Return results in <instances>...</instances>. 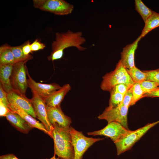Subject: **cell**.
Returning a JSON list of instances; mask_svg holds the SVG:
<instances>
[{"instance_id":"6da1fadb","label":"cell","mask_w":159,"mask_h":159,"mask_svg":"<svg viewBox=\"0 0 159 159\" xmlns=\"http://www.w3.org/2000/svg\"><path fill=\"white\" fill-rule=\"evenodd\" d=\"M82 35L81 32H74L70 30L65 33H56L55 40L52 44V52L47 57L48 60L53 61L61 58L64 49L69 47H75L80 51L87 49L81 46L86 41Z\"/></svg>"},{"instance_id":"7a4b0ae2","label":"cell","mask_w":159,"mask_h":159,"mask_svg":"<svg viewBox=\"0 0 159 159\" xmlns=\"http://www.w3.org/2000/svg\"><path fill=\"white\" fill-rule=\"evenodd\" d=\"M70 127H54L52 138L54 143V154L62 159H74V152Z\"/></svg>"},{"instance_id":"3957f363","label":"cell","mask_w":159,"mask_h":159,"mask_svg":"<svg viewBox=\"0 0 159 159\" xmlns=\"http://www.w3.org/2000/svg\"><path fill=\"white\" fill-rule=\"evenodd\" d=\"M134 83L120 59L113 70L102 77L100 87L104 91L110 92L117 85L124 84L131 87Z\"/></svg>"},{"instance_id":"277c9868","label":"cell","mask_w":159,"mask_h":159,"mask_svg":"<svg viewBox=\"0 0 159 159\" xmlns=\"http://www.w3.org/2000/svg\"><path fill=\"white\" fill-rule=\"evenodd\" d=\"M34 7L56 15H64L72 13L74 6L63 0H34Z\"/></svg>"},{"instance_id":"5b68a950","label":"cell","mask_w":159,"mask_h":159,"mask_svg":"<svg viewBox=\"0 0 159 159\" xmlns=\"http://www.w3.org/2000/svg\"><path fill=\"white\" fill-rule=\"evenodd\" d=\"M159 123V120L149 123L134 131H131L122 139L115 143L119 155L130 150L150 129Z\"/></svg>"},{"instance_id":"8992f818","label":"cell","mask_w":159,"mask_h":159,"mask_svg":"<svg viewBox=\"0 0 159 159\" xmlns=\"http://www.w3.org/2000/svg\"><path fill=\"white\" fill-rule=\"evenodd\" d=\"M70 132L74 152V159H82L84 154L90 146L95 143L103 139L86 137L82 132L70 126Z\"/></svg>"},{"instance_id":"52a82bcc","label":"cell","mask_w":159,"mask_h":159,"mask_svg":"<svg viewBox=\"0 0 159 159\" xmlns=\"http://www.w3.org/2000/svg\"><path fill=\"white\" fill-rule=\"evenodd\" d=\"M26 61L15 63L11 77V81L13 90L25 96L28 87L26 77L27 68Z\"/></svg>"},{"instance_id":"ba28073f","label":"cell","mask_w":159,"mask_h":159,"mask_svg":"<svg viewBox=\"0 0 159 159\" xmlns=\"http://www.w3.org/2000/svg\"><path fill=\"white\" fill-rule=\"evenodd\" d=\"M130 131L120 123L112 122L108 123L103 128L99 130L88 132L87 135L105 136L110 138L115 143L123 138Z\"/></svg>"},{"instance_id":"9c48e42d","label":"cell","mask_w":159,"mask_h":159,"mask_svg":"<svg viewBox=\"0 0 159 159\" xmlns=\"http://www.w3.org/2000/svg\"><path fill=\"white\" fill-rule=\"evenodd\" d=\"M129 107L121 105L111 108L106 107L98 118L100 120H106L108 123L112 122H118L128 129L127 115Z\"/></svg>"},{"instance_id":"30bf717a","label":"cell","mask_w":159,"mask_h":159,"mask_svg":"<svg viewBox=\"0 0 159 159\" xmlns=\"http://www.w3.org/2000/svg\"><path fill=\"white\" fill-rule=\"evenodd\" d=\"M31 101L36 117L42 123L51 135L54 127L49 122L47 112V105L45 100L36 93L32 92Z\"/></svg>"},{"instance_id":"8fae6325","label":"cell","mask_w":159,"mask_h":159,"mask_svg":"<svg viewBox=\"0 0 159 159\" xmlns=\"http://www.w3.org/2000/svg\"><path fill=\"white\" fill-rule=\"evenodd\" d=\"M46 109L49 122L53 127L66 128L70 126L71 119L64 114L60 106L54 107L47 106Z\"/></svg>"},{"instance_id":"7c38bea8","label":"cell","mask_w":159,"mask_h":159,"mask_svg":"<svg viewBox=\"0 0 159 159\" xmlns=\"http://www.w3.org/2000/svg\"><path fill=\"white\" fill-rule=\"evenodd\" d=\"M26 74L28 77L27 79L28 87L32 92L36 93L44 99L62 87L59 85L55 83L45 84L37 82L30 77L27 69Z\"/></svg>"},{"instance_id":"4fadbf2b","label":"cell","mask_w":159,"mask_h":159,"mask_svg":"<svg viewBox=\"0 0 159 159\" xmlns=\"http://www.w3.org/2000/svg\"><path fill=\"white\" fill-rule=\"evenodd\" d=\"M7 98L10 104L16 105L34 118H37L31 100L13 90L7 93Z\"/></svg>"},{"instance_id":"5bb4252c","label":"cell","mask_w":159,"mask_h":159,"mask_svg":"<svg viewBox=\"0 0 159 159\" xmlns=\"http://www.w3.org/2000/svg\"><path fill=\"white\" fill-rule=\"evenodd\" d=\"M141 39L140 37L139 36L132 43L127 45L123 48L121 53L120 60L123 66L127 69H129L135 67V52Z\"/></svg>"},{"instance_id":"9a60e30c","label":"cell","mask_w":159,"mask_h":159,"mask_svg":"<svg viewBox=\"0 0 159 159\" xmlns=\"http://www.w3.org/2000/svg\"><path fill=\"white\" fill-rule=\"evenodd\" d=\"M9 107L11 110L17 113L21 116L32 127L35 128L42 131L51 138V134L42 123L37 120L34 118L16 105L10 104Z\"/></svg>"},{"instance_id":"2e32d148","label":"cell","mask_w":159,"mask_h":159,"mask_svg":"<svg viewBox=\"0 0 159 159\" xmlns=\"http://www.w3.org/2000/svg\"><path fill=\"white\" fill-rule=\"evenodd\" d=\"M5 117L13 127L24 134L28 133L33 128L19 114L11 110L7 114Z\"/></svg>"},{"instance_id":"e0dca14e","label":"cell","mask_w":159,"mask_h":159,"mask_svg":"<svg viewBox=\"0 0 159 159\" xmlns=\"http://www.w3.org/2000/svg\"><path fill=\"white\" fill-rule=\"evenodd\" d=\"M70 89L71 86L69 84L64 85L60 89L44 99L47 106L54 107L60 106L64 97Z\"/></svg>"},{"instance_id":"ac0fdd59","label":"cell","mask_w":159,"mask_h":159,"mask_svg":"<svg viewBox=\"0 0 159 159\" xmlns=\"http://www.w3.org/2000/svg\"><path fill=\"white\" fill-rule=\"evenodd\" d=\"M14 64H7L0 67V84L7 93L13 90L11 77Z\"/></svg>"},{"instance_id":"d6986e66","label":"cell","mask_w":159,"mask_h":159,"mask_svg":"<svg viewBox=\"0 0 159 159\" xmlns=\"http://www.w3.org/2000/svg\"><path fill=\"white\" fill-rule=\"evenodd\" d=\"M10 47L6 44L0 47V67L15 63L13 54Z\"/></svg>"},{"instance_id":"ffe728a7","label":"cell","mask_w":159,"mask_h":159,"mask_svg":"<svg viewBox=\"0 0 159 159\" xmlns=\"http://www.w3.org/2000/svg\"><path fill=\"white\" fill-rule=\"evenodd\" d=\"M140 36L142 38L152 30L158 27L159 23V13L155 11L147 19Z\"/></svg>"},{"instance_id":"44dd1931","label":"cell","mask_w":159,"mask_h":159,"mask_svg":"<svg viewBox=\"0 0 159 159\" xmlns=\"http://www.w3.org/2000/svg\"><path fill=\"white\" fill-rule=\"evenodd\" d=\"M135 10L140 14L144 23L153 11L148 8L141 0H135Z\"/></svg>"},{"instance_id":"7402d4cb","label":"cell","mask_w":159,"mask_h":159,"mask_svg":"<svg viewBox=\"0 0 159 159\" xmlns=\"http://www.w3.org/2000/svg\"><path fill=\"white\" fill-rule=\"evenodd\" d=\"M10 49L13 54L15 63L26 61L30 60L32 58L31 55H25L22 50V45L15 47H10Z\"/></svg>"},{"instance_id":"603a6c76","label":"cell","mask_w":159,"mask_h":159,"mask_svg":"<svg viewBox=\"0 0 159 159\" xmlns=\"http://www.w3.org/2000/svg\"><path fill=\"white\" fill-rule=\"evenodd\" d=\"M127 70L134 83H140L146 80L145 73L135 66L129 69H127Z\"/></svg>"},{"instance_id":"cb8c5ba5","label":"cell","mask_w":159,"mask_h":159,"mask_svg":"<svg viewBox=\"0 0 159 159\" xmlns=\"http://www.w3.org/2000/svg\"><path fill=\"white\" fill-rule=\"evenodd\" d=\"M109 105L107 107L111 108L120 106L122 103L124 95L118 92L111 90Z\"/></svg>"},{"instance_id":"d4e9b609","label":"cell","mask_w":159,"mask_h":159,"mask_svg":"<svg viewBox=\"0 0 159 159\" xmlns=\"http://www.w3.org/2000/svg\"><path fill=\"white\" fill-rule=\"evenodd\" d=\"M132 95V98L130 106L133 105L140 99L144 97V94L140 83H134L130 87Z\"/></svg>"},{"instance_id":"484cf974","label":"cell","mask_w":159,"mask_h":159,"mask_svg":"<svg viewBox=\"0 0 159 159\" xmlns=\"http://www.w3.org/2000/svg\"><path fill=\"white\" fill-rule=\"evenodd\" d=\"M140 85L144 95L159 88V86L155 83L147 80L143 81Z\"/></svg>"},{"instance_id":"4316f807","label":"cell","mask_w":159,"mask_h":159,"mask_svg":"<svg viewBox=\"0 0 159 159\" xmlns=\"http://www.w3.org/2000/svg\"><path fill=\"white\" fill-rule=\"evenodd\" d=\"M143 71L145 74L146 80L154 82L159 86V69L153 70Z\"/></svg>"},{"instance_id":"83f0119b","label":"cell","mask_w":159,"mask_h":159,"mask_svg":"<svg viewBox=\"0 0 159 159\" xmlns=\"http://www.w3.org/2000/svg\"><path fill=\"white\" fill-rule=\"evenodd\" d=\"M132 98V95L130 87L124 95L121 105L130 107Z\"/></svg>"},{"instance_id":"f1b7e54d","label":"cell","mask_w":159,"mask_h":159,"mask_svg":"<svg viewBox=\"0 0 159 159\" xmlns=\"http://www.w3.org/2000/svg\"><path fill=\"white\" fill-rule=\"evenodd\" d=\"M130 87L125 84H120L116 85L111 91H114L124 95Z\"/></svg>"},{"instance_id":"f546056e","label":"cell","mask_w":159,"mask_h":159,"mask_svg":"<svg viewBox=\"0 0 159 159\" xmlns=\"http://www.w3.org/2000/svg\"><path fill=\"white\" fill-rule=\"evenodd\" d=\"M0 101L8 109H10V103L7 98V93L3 89L1 85L0 84Z\"/></svg>"},{"instance_id":"4dcf8cb0","label":"cell","mask_w":159,"mask_h":159,"mask_svg":"<svg viewBox=\"0 0 159 159\" xmlns=\"http://www.w3.org/2000/svg\"><path fill=\"white\" fill-rule=\"evenodd\" d=\"M45 46L44 44L41 42L37 39H36L31 44V48L32 51H36L43 49Z\"/></svg>"},{"instance_id":"1f68e13d","label":"cell","mask_w":159,"mask_h":159,"mask_svg":"<svg viewBox=\"0 0 159 159\" xmlns=\"http://www.w3.org/2000/svg\"><path fill=\"white\" fill-rule=\"evenodd\" d=\"M22 45V50L24 54L26 56L29 55L30 53L32 52L30 42H26Z\"/></svg>"},{"instance_id":"d6a6232c","label":"cell","mask_w":159,"mask_h":159,"mask_svg":"<svg viewBox=\"0 0 159 159\" xmlns=\"http://www.w3.org/2000/svg\"><path fill=\"white\" fill-rule=\"evenodd\" d=\"M11 110L7 108L0 101V116L1 117H6L7 114Z\"/></svg>"},{"instance_id":"836d02e7","label":"cell","mask_w":159,"mask_h":159,"mask_svg":"<svg viewBox=\"0 0 159 159\" xmlns=\"http://www.w3.org/2000/svg\"><path fill=\"white\" fill-rule=\"evenodd\" d=\"M144 97H159V88L155 89L150 92L144 95Z\"/></svg>"},{"instance_id":"e575fe53","label":"cell","mask_w":159,"mask_h":159,"mask_svg":"<svg viewBox=\"0 0 159 159\" xmlns=\"http://www.w3.org/2000/svg\"><path fill=\"white\" fill-rule=\"evenodd\" d=\"M0 159H19L13 154H8L0 156Z\"/></svg>"},{"instance_id":"d590c367","label":"cell","mask_w":159,"mask_h":159,"mask_svg":"<svg viewBox=\"0 0 159 159\" xmlns=\"http://www.w3.org/2000/svg\"><path fill=\"white\" fill-rule=\"evenodd\" d=\"M49 159H58L56 158L55 157V155H54L53 157H52L51 158Z\"/></svg>"},{"instance_id":"8d00e7d4","label":"cell","mask_w":159,"mask_h":159,"mask_svg":"<svg viewBox=\"0 0 159 159\" xmlns=\"http://www.w3.org/2000/svg\"><path fill=\"white\" fill-rule=\"evenodd\" d=\"M159 26V24H158V27Z\"/></svg>"}]
</instances>
